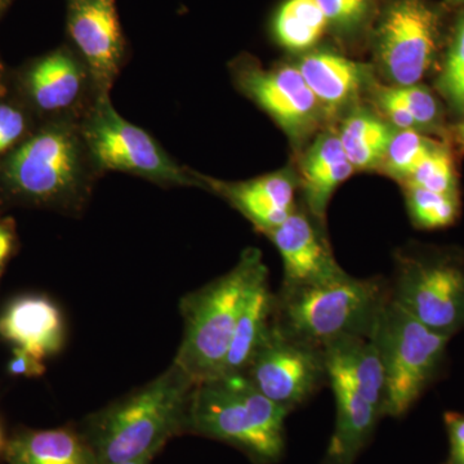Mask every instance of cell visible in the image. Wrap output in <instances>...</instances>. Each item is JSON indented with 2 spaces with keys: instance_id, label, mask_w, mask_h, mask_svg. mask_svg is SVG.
<instances>
[{
  "instance_id": "cell-42",
  "label": "cell",
  "mask_w": 464,
  "mask_h": 464,
  "mask_svg": "<svg viewBox=\"0 0 464 464\" xmlns=\"http://www.w3.org/2000/svg\"><path fill=\"white\" fill-rule=\"evenodd\" d=\"M324 464H331V463H328V462H324Z\"/></svg>"
},
{
  "instance_id": "cell-16",
  "label": "cell",
  "mask_w": 464,
  "mask_h": 464,
  "mask_svg": "<svg viewBox=\"0 0 464 464\" xmlns=\"http://www.w3.org/2000/svg\"><path fill=\"white\" fill-rule=\"evenodd\" d=\"M329 381H340L364 396L384 417L386 375L373 334L350 335L324 347Z\"/></svg>"
},
{
  "instance_id": "cell-32",
  "label": "cell",
  "mask_w": 464,
  "mask_h": 464,
  "mask_svg": "<svg viewBox=\"0 0 464 464\" xmlns=\"http://www.w3.org/2000/svg\"><path fill=\"white\" fill-rule=\"evenodd\" d=\"M444 424L449 440L447 464H464V414L445 411Z\"/></svg>"
},
{
  "instance_id": "cell-13",
  "label": "cell",
  "mask_w": 464,
  "mask_h": 464,
  "mask_svg": "<svg viewBox=\"0 0 464 464\" xmlns=\"http://www.w3.org/2000/svg\"><path fill=\"white\" fill-rule=\"evenodd\" d=\"M284 264L283 285H313L344 276L328 241L313 219L297 210L279 227L268 232Z\"/></svg>"
},
{
  "instance_id": "cell-18",
  "label": "cell",
  "mask_w": 464,
  "mask_h": 464,
  "mask_svg": "<svg viewBox=\"0 0 464 464\" xmlns=\"http://www.w3.org/2000/svg\"><path fill=\"white\" fill-rule=\"evenodd\" d=\"M335 398V429L325 462L353 464L372 440L381 418L380 409L340 381H329Z\"/></svg>"
},
{
  "instance_id": "cell-23",
  "label": "cell",
  "mask_w": 464,
  "mask_h": 464,
  "mask_svg": "<svg viewBox=\"0 0 464 464\" xmlns=\"http://www.w3.org/2000/svg\"><path fill=\"white\" fill-rule=\"evenodd\" d=\"M317 0H288L275 21L280 43L290 50H306L319 41L328 24Z\"/></svg>"
},
{
  "instance_id": "cell-9",
  "label": "cell",
  "mask_w": 464,
  "mask_h": 464,
  "mask_svg": "<svg viewBox=\"0 0 464 464\" xmlns=\"http://www.w3.org/2000/svg\"><path fill=\"white\" fill-rule=\"evenodd\" d=\"M241 373L290 413L329 384L325 350L286 334L274 323Z\"/></svg>"
},
{
  "instance_id": "cell-35",
  "label": "cell",
  "mask_w": 464,
  "mask_h": 464,
  "mask_svg": "<svg viewBox=\"0 0 464 464\" xmlns=\"http://www.w3.org/2000/svg\"><path fill=\"white\" fill-rule=\"evenodd\" d=\"M14 246V232L9 224H0V273L11 257Z\"/></svg>"
},
{
  "instance_id": "cell-31",
  "label": "cell",
  "mask_w": 464,
  "mask_h": 464,
  "mask_svg": "<svg viewBox=\"0 0 464 464\" xmlns=\"http://www.w3.org/2000/svg\"><path fill=\"white\" fill-rule=\"evenodd\" d=\"M378 103L383 109L384 114L389 116L391 121L400 130H417L418 124L411 112L400 102L392 90L387 87L380 88L378 91Z\"/></svg>"
},
{
  "instance_id": "cell-21",
  "label": "cell",
  "mask_w": 464,
  "mask_h": 464,
  "mask_svg": "<svg viewBox=\"0 0 464 464\" xmlns=\"http://www.w3.org/2000/svg\"><path fill=\"white\" fill-rule=\"evenodd\" d=\"M298 70L317 101L328 110L347 102L364 81V67L329 52L308 54Z\"/></svg>"
},
{
  "instance_id": "cell-4",
  "label": "cell",
  "mask_w": 464,
  "mask_h": 464,
  "mask_svg": "<svg viewBox=\"0 0 464 464\" xmlns=\"http://www.w3.org/2000/svg\"><path fill=\"white\" fill-rule=\"evenodd\" d=\"M266 267L258 249H246L227 274L181 299L183 337L173 362L195 384L222 373L244 299Z\"/></svg>"
},
{
  "instance_id": "cell-36",
  "label": "cell",
  "mask_w": 464,
  "mask_h": 464,
  "mask_svg": "<svg viewBox=\"0 0 464 464\" xmlns=\"http://www.w3.org/2000/svg\"><path fill=\"white\" fill-rule=\"evenodd\" d=\"M155 454H149V456L139 458V459L128 460V462L115 463V464H150Z\"/></svg>"
},
{
  "instance_id": "cell-20",
  "label": "cell",
  "mask_w": 464,
  "mask_h": 464,
  "mask_svg": "<svg viewBox=\"0 0 464 464\" xmlns=\"http://www.w3.org/2000/svg\"><path fill=\"white\" fill-rule=\"evenodd\" d=\"M274 297L268 268L266 267L250 285L244 299L221 374L241 373L248 365L273 323Z\"/></svg>"
},
{
  "instance_id": "cell-37",
  "label": "cell",
  "mask_w": 464,
  "mask_h": 464,
  "mask_svg": "<svg viewBox=\"0 0 464 464\" xmlns=\"http://www.w3.org/2000/svg\"><path fill=\"white\" fill-rule=\"evenodd\" d=\"M457 134H458V136H459V139L462 140V141L464 142V119H463L462 123L458 125Z\"/></svg>"
},
{
  "instance_id": "cell-3",
  "label": "cell",
  "mask_w": 464,
  "mask_h": 464,
  "mask_svg": "<svg viewBox=\"0 0 464 464\" xmlns=\"http://www.w3.org/2000/svg\"><path fill=\"white\" fill-rule=\"evenodd\" d=\"M390 285L381 277L344 275L313 285H283L275 293V326L298 340L325 347L350 335L373 334L390 301Z\"/></svg>"
},
{
  "instance_id": "cell-25",
  "label": "cell",
  "mask_w": 464,
  "mask_h": 464,
  "mask_svg": "<svg viewBox=\"0 0 464 464\" xmlns=\"http://www.w3.org/2000/svg\"><path fill=\"white\" fill-rule=\"evenodd\" d=\"M439 145L417 132V130H400L393 134L386 152V166L391 173L408 179L415 168L429 157Z\"/></svg>"
},
{
  "instance_id": "cell-10",
  "label": "cell",
  "mask_w": 464,
  "mask_h": 464,
  "mask_svg": "<svg viewBox=\"0 0 464 464\" xmlns=\"http://www.w3.org/2000/svg\"><path fill=\"white\" fill-rule=\"evenodd\" d=\"M378 41L382 63L396 85L418 84L435 54L438 16L423 0H399L384 16Z\"/></svg>"
},
{
  "instance_id": "cell-17",
  "label": "cell",
  "mask_w": 464,
  "mask_h": 464,
  "mask_svg": "<svg viewBox=\"0 0 464 464\" xmlns=\"http://www.w3.org/2000/svg\"><path fill=\"white\" fill-rule=\"evenodd\" d=\"M210 185L264 234L279 227L295 210V183L284 174L237 183L212 181Z\"/></svg>"
},
{
  "instance_id": "cell-11",
  "label": "cell",
  "mask_w": 464,
  "mask_h": 464,
  "mask_svg": "<svg viewBox=\"0 0 464 464\" xmlns=\"http://www.w3.org/2000/svg\"><path fill=\"white\" fill-rule=\"evenodd\" d=\"M67 27L96 96L109 94L124 56L115 0H70Z\"/></svg>"
},
{
  "instance_id": "cell-39",
  "label": "cell",
  "mask_w": 464,
  "mask_h": 464,
  "mask_svg": "<svg viewBox=\"0 0 464 464\" xmlns=\"http://www.w3.org/2000/svg\"><path fill=\"white\" fill-rule=\"evenodd\" d=\"M3 448H5V439H3L2 430H0V451L3 450Z\"/></svg>"
},
{
  "instance_id": "cell-1",
  "label": "cell",
  "mask_w": 464,
  "mask_h": 464,
  "mask_svg": "<svg viewBox=\"0 0 464 464\" xmlns=\"http://www.w3.org/2000/svg\"><path fill=\"white\" fill-rule=\"evenodd\" d=\"M195 382L172 365L145 386L88 418L84 438L99 464L157 454L168 440L188 431Z\"/></svg>"
},
{
  "instance_id": "cell-29",
  "label": "cell",
  "mask_w": 464,
  "mask_h": 464,
  "mask_svg": "<svg viewBox=\"0 0 464 464\" xmlns=\"http://www.w3.org/2000/svg\"><path fill=\"white\" fill-rule=\"evenodd\" d=\"M400 102L413 116L418 127H427L435 124L439 118L438 101L432 96L431 92L420 85H408V87L391 88Z\"/></svg>"
},
{
  "instance_id": "cell-34",
  "label": "cell",
  "mask_w": 464,
  "mask_h": 464,
  "mask_svg": "<svg viewBox=\"0 0 464 464\" xmlns=\"http://www.w3.org/2000/svg\"><path fill=\"white\" fill-rule=\"evenodd\" d=\"M328 21H351L362 14L364 8L357 5L353 0H317Z\"/></svg>"
},
{
  "instance_id": "cell-8",
  "label": "cell",
  "mask_w": 464,
  "mask_h": 464,
  "mask_svg": "<svg viewBox=\"0 0 464 464\" xmlns=\"http://www.w3.org/2000/svg\"><path fill=\"white\" fill-rule=\"evenodd\" d=\"M390 293L432 331H464V262L456 256H402Z\"/></svg>"
},
{
  "instance_id": "cell-28",
  "label": "cell",
  "mask_w": 464,
  "mask_h": 464,
  "mask_svg": "<svg viewBox=\"0 0 464 464\" xmlns=\"http://www.w3.org/2000/svg\"><path fill=\"white\" fill-rule=\"evenodd\" d=\"M440 84L454 103L464 105V14L449 48Z\"/></svg>"
},
{
  "instance_id": "cell-22",
  "label": "cell",
  "mask_w": 464,
  "mask_h": 464,
  "mask_svg": "<svg viewBox=\"0 0 464 464\" xmlns=\"http://www.w3.org/2000/svg\"><path fill=\"white\" fill-rule=\"evenodd\" d=\"M393 134L389 125L366 112L351 115L342 127L340 140L347 160L353 168L377 166L386 157Z\"/></svg>"
},
{
  "instance_id": "cell-27",
  "label": "cell",
  "mask_w": 464,
  "mask_h": 464,
  "mask_svg": "<svg viewBox=\"0 0 464 464\" xmlns=\"http://www.w3.org/2000/svg\"><path fill=\"white\" fill-rule=\"evenodd\" d=\"M347 161L340 136L324 134L310 150L302 161L301 172L304 185L328 172L338 164Z\"/></svg>"
},
{
  "instance_id": "cell-33",
  "label": "cell",
  "mask_w": 464,
  "mask_h": 464,
  "mask_svg": "<svg viewBox=\"0 0 464 464\" xmlns=\"http://www.w3.org/2000/svg\"><path fill=\"white\" fill-rule=\"evenodd\" d=\"M8 373L16 377H41L45 373V365L42 359L27 353L24 348L14 347L8 362Z\"/></svg>"
},
{
  "instance_id": "cell-5",
  "label": "cell",
  "mask_w": 464,
  "mask_h": 464,
  "mask_svg": "<svg viewBox=\"0 0 464 464\" xmlns=\"http://www.w3.org/2000/svg\"><path fill=\"white\" fill-rule=\"evenodd\" d=\"M92 168L79 125L60 121L14 150L5 179L24 199L76 212L90 194Z\"/></svg>"
},
{
  "instance_id": "cell-2",
  "label": "cell",
  "mask_w": 464,
  "mask_h": 464,
  "mask_svg": "<svg viewBox=\"0 0 464 464\" xmlns=\"http://www.w3.org/2000/svg\"><path fill=\"white\" fill-rule=\"evenodd\" d=\"M289 414L266 398L246 374H221L195 384L188 431L239 449L255 464H275L285 451Z\"/></svg>"
},
{
  "instance_id": "cell-6",
  "label": "cell",
  "mask_w": 464,
  "mask_h": 464,
  "mask_svg": "<svg viewBox=\"0 0 464 464\" xmlns=\"http://www.w3.org/2000/svg\"><path fill=\"white\" fill-rule=\"evenodd\" d=\"M373 337L386 375L384 417L402 418L439 380L450 335L432 331L390 298Z\"/></svg>"
},
{
  "instance_id": "cell-38",
  "label": "cell",
  "mask_w": 464,
  "mask_h": 464,
  "mask_svg": "<svg viewBox=\"0 0 464 464\" xmlns=\"http://www.w3.org/2000/svg\"><path fill=\"white\" fill-rule=\"evenodd\" d=\"M353 2L356 3V5H360V7L365 8L366 0H353Z\"/></svg>"
},
{
  "instance_id": "cell-15",
  "label": "cell",
  "mask_w": 464,
  "mask_h": 464,
  "mask_svg": "<svg viewBox=\"0 0 464 464\" xmlns=\"http://www.w3.org/2000/svg\"><path fill=\"white\" fill-rule=\"evenodd\" d=\"M0 337L44 360L65 343V323L60 308L42 295L14 299L0 315Z\"/></svg>"
},
{
  "instance_id": "cell-19",
  "label": "cell",
  "mask_w": 464,
  "mask_h": 464,
  "mask_svg": "<svg viewBox=\"0 0 464 464\" xmlns=\"http://www.w3.org/2000/svg\"><path fill=\"white\" fill-rule=\"evenodd\" d=\"M5 453L7 464H99L84 436L69 429L18 433Z\"/></svg>"
},
{
  "instance_id": "cell-14",
  "label": "cell",
  "mask_w": 464,
  "mask_h": 464,
  "mask_svg": "<svg viewBox=\"0 0 464 464\" xmlns=\"http://www.w3.org/2000/svg\"><path fill=\"white\" fill-rule=\"evenodd\" d=\"M25 84L35 108L53 115L72 114L82 108L90 88L94 91L83 61L66 50L53 52L34 63Z\"/></svg>"
},
{
  "instance_id": "cell-26",
  "label": "cell",
  "mask_w": 464,
  "mask_h": 464,
  "mask_svg": "<svg viewBox=\"0 0 464 464\" xmlns=\"http://www.w3.org/2000/svg\"><path fill=\"white\" fill-rule=\"evenodd\" d=\"M406 182L408 188H424L438 194L457 195L453 160L449 151L438 146L435 151L415 168Z\"/></svg>"
},
{
  "instance_id": "cell-40",
  "label": "cell",
  "mask_w": 464,
  "mask_h": 464,
  "mask_svg": "<svg viewBox=\"0 0 464 464\" xmlns=\"http://www.w3.org/2000/svg\"><path fill=\"white\" fill-rule=\"evenodd\" d=\"M2 69H0V96H2L3 93V83H2Z\"/></svg>"
},
{
  "instance_id": "cell-7",
  "label": "cell",
  "mask_w": 464,
  "mask_h": 464,
  "mask_svg": "<svg viewBox=\"0 0 464 464\" xmlns=\"http://www.w3.org/2000/svg\"><path fill=\"white\" fill-rule=\"evenodd\" d=\"M79 130L94 169L130 173L161 186L198 183L151 134L119 114L109 94L94 96Z\"/></svg>"
},
{
  "instance_id": "cell-30",
  "label": "cell",
  "mask_w": 464,
  "mask_h": 464,
  "mask_svg": "<svg viewBox=\"0 0 464 464\" xmlns=\"http://www.w3.org/2000/svg\"><path fill=\"white\" fill-rule=\"evenodd\" d=\"M26 130V119L20 109L0 103V154L14 148Z\"/></svg>"
},
{
  "instance_id": "cell-41",
  "label": "cell",
  "mask_w": 464,
  "mask_h": 464,
  "mask_svg": "<svg viewBox=\"0 0 464 464\" xmlns=\"http://www.w3.org/2000/svg\"><path fill=\"white\" fill-rule=\"evenodd\" d=\"M3 8V0H0V11H2Z\"/></svg>"
},
{
  "instance_id": "cell-12",
  "label": "cell",
  "mask_w": 464,
  "mask_h": 464,
  "mask_svg": "<svg viewBox=\"0 0 464 464\" xmlns=\"http://www.w3.org/2000/svg\"><path fill=\"white\" fill-rule=\"evenodd\" d=\"M239 81L243 90L286 132L301 134L315 124L320 102L298 67H248L240 72Z\"/></svg>"
},
{
  "instance_id": "cell-24",
  "label": "cell",
  "mask_w": 464,
  "mask_h": 464,
  "mask_svg": "<svg viewBox=\"0 0 464 464\" xmlns=\"http://www.w3.org/2000/svg\"><path fill=\"white\" fill-rule=\"evenodd\" d=\"M408 207L415 226L426 230H438L451 226L459 216L457 195H444L408 188Z\"/></svg>"
}]
</instances>
